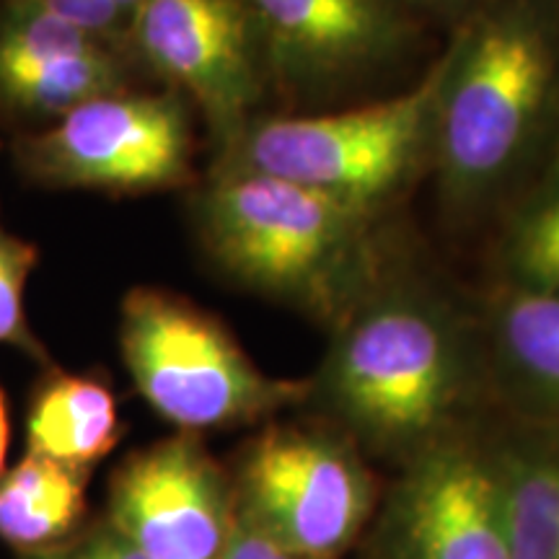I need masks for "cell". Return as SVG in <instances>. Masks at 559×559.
<instances>
[{"instance_id":"obj_1","label":"cell","mask_w":559,"mask_h":559,"mask_svg":"<svg viewBox=\"0 0 559 559\" xmlns=\"http://www.w3.org/2000/svg\"><path fill=\"white\" fill-rule=\"evenodd\" d=\"M304 407L402 469L492 407L485 337L443 293L386 272L332 326Z\"/></svg>"},{"instance_id":"obj_2","label":"cell","mask_w":559,"mask_h":559,"mask_svg":"<svg viewBox=\"0 0 559 559\" xmlns=\"http://www.w3.org/2000/svg\"><path fill=\"white\" fill-rule=\"evenodd\" d=\"M438 66V198L461 221L508 210L559 156V0H485Z\"/></svg>"},{"instance_id":"obj_3","label":"cell","mask_w":559,"mask_h":559,"mask_svg":"<svg viewBox=\"0 0 559 559\" xmlns=\"http://www.w3.org/2000/svg\"><path fill=\"white\" fill-rule=\"evenodd\" d=\"M192 218L215 267L330 330L389 272L379 210L267 174L210 169Z\"/></svg>"},{"instance_id":"obj_4","label":"cell","mask_w":559,"mask_h":559,"mask_svg":"<svg viewBox=\"0 0 559 559\" xmlns=\"http://www.w3.org/2000/svg\"><path fill=\"white\" fill-rule=\"evenodd\" d=\"M120 353L138 394L177 432L264 425L309 396L306 379L264 373L218 317L148 285L122 300Z\"/></svg>"},{"instance_id":"obj_5","label":"cell","mask_w":559,"mask_h":559,"mask_svg":"<svg viewBox=\"0 0 559 559\" xmlns=\"http://www.w3.org/2000/svg\"><path fill=\"white\" fill-rule=\"evenodd\" d=\"M438 79L436 60L391 99L326 115L254 117L213 169L267 174L383 213L428 166Z\"/></svg>"},{"instance_id":"obj_6","label":"cell","mask_w":559,"mask_h":559,"mask_svg":"<svg viewBox=\"0 0 559 559\" xmlns=\"http://www.w3.org/2000/svg\"><path fill=\"white\" fill-rule=\"evenodd\" d=\"M236 510L306 559L349 555L379 513L373 466L324 419H270L228 469Z\"/></svg>"},{"instance_id":"obj_7","label":"cell","mask_w":559,"mask_h":559,"mask_svg":"<svg viewBox=\"0 0 559 559\" xmlns=\"http://www.w3.org/2000/svg\"><path fill=\"white\" fill-rule=\"evenodd\" d=\"M13 164L55 190L148 194L194 179L190 104L174 91H115L13 140Z\"/></svg>"},{"instance_id":"obj_8","label":"cell","mask_w":559,"mask_h":559,"mask_svg":"<svg viewBox=\"0 0 559 559\" xmlns=\"http://www.w3.org/2000/svg\"><path fill=\"white\" fill-rule=\"evenodd\" d=\"M128 52L135 68L200 111L215 156L260 117L272 91L249 0H143L130 21Z\"/></svg>"},{"instance_id":"obj_9","label":"cell","mask_w":559,"mask_h":559,"mask_svg":"<svg viewBox=\"0 0 559 559\" xmlns=\"http://www.w3.org/2000/svg\"><path fill=\"white\" fill-rule=\"evenodd\" d=\"M283 99L319 104L407 62L423 19L400 0H249Z\"/></svg>"},{"instance_id":"obj_10","label":"cell","mask_w":559,"mask_h":559,"mask_svg":"<svg viewBox=\"0 0 559 559\" xmlns=\"http://www.w3.org/2000/svg\"><path fill=\"white\" fill-rule=\"evenodd\" d=\"M481 428L396 469L370 523L368 559H513Z\"/></svg>"},{"instance_id":"obj_11","label":"cell","mask_w":559,"mask_h":559,"mask_svg":"<svg viewBox=\"0 0 559 559\" xmlns=\"http://www.w3.org/2000/svg\"><path fill=\"white\" fill-rule=\"evenodd\" d=\"M104 519L148 559H221L236 526L230 474L202 436L174 432L117 464Z\"/></svg>"},{"instance_id":"obj_12","label":"cell","mask_w":559,"mask_h":559,"mask_svg":"<svg viewBox=\"0 0 559 559\" xmlns=\"http://www.w3.org/2000/svg\"><path fill=\"white\" fill-rule=\"evenodd\" d=\"M122 47L37 5L0 0V122L39 132L96 96L130 88Z\"/></svg>"},{"instance_id":"obj_13","label":"cell","mask_w":559,"mask_h":559,"mask_svg":"<svg viewBox=\"0 0 559 559\" xmlns=\"http://www.w3.org/2000/svg\"><path fill=\"white\" fill-rule=\"evenodd\" d=\"M498 415L559 430V296L498 283L479 317Z\"/></svg>"},{"instance_id":"obj_14","label":"cell","mask_w":559,"mask_h":559,"mask_svg":"<svg viewBox=\"0 0 559 559\" xmlns=\"http://www.w3.org/2000/svg\"><path fill=\"white\" fill-rule=\"evenodd\" d=\"M513 559H559V430L498 415L481 428Z\"/></svg>"},{"instance_id":"obj_15","label":"cell","mask_w":559,"mask_h":559,"mask_svg":"<svg viewBox=\"0 0 559 559\" xmlns=\"http://www.w3.org/2000/svg\"><path fill=\"white\" fill-rule=\"evenodd\" d=\"M122 436L115 389L102 373L45 368L26 407V453L91 474Z\"/></svg>"},{"instance_id":"obj_16","label":"cell","mask_w":559,"mask_h":559,"mask_svg":"<svg viewBox=\"0 0 559 559\" xmlns=\"http://www.w3.org/2000/svg\"><path fill=\"white\" fill-rule=\"evenodd\" d=\"M91 474L26 453L0 477V542L19 557L73 539L88 523Z\"/></svg>"},{"instance_id":"obj_17","label":"cell","mask_w":559,"mask_h":559,"mask_svg":"<svg viewBox=\"0 0 559 559\" xmlns=\"http://www.w3.org/2000/svg\"><path fill=\"white\" fill-rule=\"evenodd\" d=\"M498 267L500 283L559 296V156L506 210Z\"/></svg>"},{"instance_id":"obj_18","label":"cell","mask_w":559,"mask_h":559,"mask_svg":"<svg viewBox=\"0 0 559 559\" xmlns=\"http://www.w3.org/2000/svg\"><path fill=\"white\" fill-rule=\"evenodd\" d=\"M37 264L39 249L11 234L0 215V345H11L47 368L50 355L26 317V285Z\"/></svg>"},{"instance_id":"obj_19","label":"cell","mask_w":559,"mask_h":559,"mask_svg":"<svg viewBox=\"0 0 559 559\" xmlns=\"http://www.w3.org/2000/svg\"><path fill=\"white\" fill-rule=\"evenodd\" d=\"M128 50L130 21L143 0H19Z\"/></svg>"},{"instance_id":"obj_20","label":"cell","mask_w":559,"mask_h":559,"mask_svg":"<svg viewBox=\"0 0 559 559\" xmlns=\"http://www.w3.org/2000/svg\"><path fill=\"white\" fill-rule=\"evenodd\" d=\"M19 559H148L135 544L117 531L104 519L88 521L73 539L60 547L39 551V555L19 557Z\"/></svg>"},{"instance_id":"obj_21","label":"cell","mask_w":559,"mask_h":559,"mask_svg":"<svg viewBox=\"0 0 559 559\" xmlns=\"http://www.w3.org/2000/svg\"><path fill=\"white\" fill-rule=\"evenodd\" d=\"M221 559H306L280 547L277 542H272L260 526H254L249 519L236 510V526L230 534V542Z\"/></svg>"},{"instance_id":"obj_22","label":"cell","mask_w":559,"mask_h":559,"mask_svg":"<svg viewBox=\"0 0 559 559\" xmlns=\"http://www.w3.org/2000/svg\"><path fill=\"white\" fill-rule=\"evenodd\" d=\"M404 9L417 13L419 19H440L449 21L451 26H456L461 19L469 16L474 9H479L485 0H400Z\"/></svg>"},{"instance_id":"obj_23","label":"cell","mask_w":559,"mask_h":559,"mask_svg":"<svg viewBox=\"0 0 559 559\" xmlns=\"http://www.w3.org/2000/svg\"><path fill=\"white\" fill-rule=\"evenodd\" d=\"M9 445H11V409H9V400H5V391L0 386V477L5 474Z\"/></svg>"}]
</instances>
